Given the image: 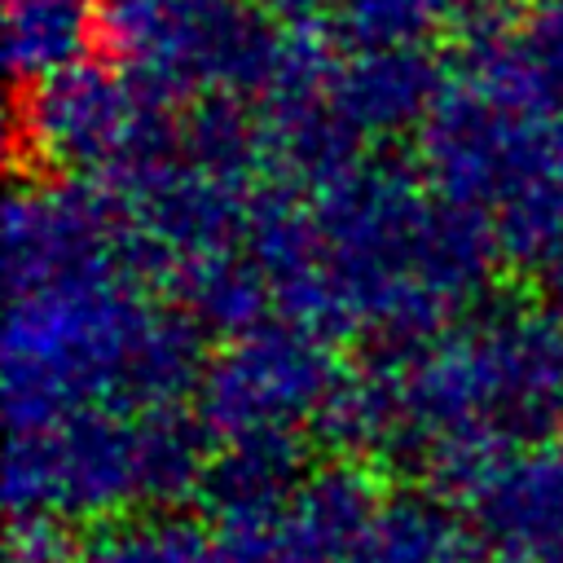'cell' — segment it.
<instances>
[{"label": "cell", "mask_w": 563, "mask_h": 563, "mask_svg": "<svg viewBox=\"0 0 563 563\" xmlns=\"http://www.w3.org/2000/svg\"><path fill=\"white\" fill-rule=\"evenodd\" d=\"M325 334L413 347L457 325L493 282L501 242L484 211L440 198L396 163H361L312 194Z\"/></svg>", "instance_id": "cell-1"}, {"label": "cell", "mask_w": 563, "mask_h": 563, "mask_svg": "<svg viewBox=\"0 0 563 563\" xmlns=\"http://www.w3.org/2000/svg\"><path fill=\"white\" fill-rule=\"evenodd\" d=\"M202 325L158 308L136 273H106L9 295V427H48L84 409H172L202 383Z\"/></svg>", "instance_id": "cell-2"}, {"label": "cell", "mask_w": 563, "mask_h": 563, "mask_svg": "<svg viewBox=\"0 0 563 563\" xmlns=\"http://www.w3.org/2000/svg\"><path fill=\"white\" fill-rule=\"evenodd\" d=\"M396 365L400 462L479 493L523 444L563 422V321L479 312L427 343L378 347Z\"/></svg>", "instance_id": "cell-3"}, {"label": "cell", "mask_w": 563, "mask_h": 563, "mask_svg": "<svg viewBox=\"0 0 563 563\" xmlns=\"http://www.w3.org/2000/svg\"><path fill=\"white\" fill-rule=\"evenodd\" d=\"M343 365L330 334L308 321H255L207 361L198 383V418L216 440L303 435L321 427Z\"/></svg>", "instance_id": "cell-4"}, {"label": "cell", "mask_w": 563, "mask_h": 563, "mask_svg": "<svg viewBox=\"0 0 563 563\" xmlns=\"http://www.w3.org/2000/svg\"><path fill=\"white\" fill-rule=\"evenodd\" d=\"M9 515L110 519L145 506L136 413L84 409L48 427L13 431L4 466Z\"/></svg>", "instance_id": "cell-5"}, {"label": "cell", "mask_w": 563, "mask_h": 563, "mask_svg": "<svg viewBox=\"0 0 563 563\" xmlns=\"http://www.w3.org/2000/svg\"><path fill=\"white\" fill-rule=\"evenodd\" d=\"M136 273L150 264L123 220V207L101 180L18 185L4 207V282L9 295L40 286Z\"/></svg>", "instance_id": "cell-6"}, {"label": "cell", "mask_w": 563, "mask_h": 563, "mask_svg": "<svg viewBox=\"0 0 563 563\" xmlns=\"http://www.w3.org/2000/svg\"><path fill=\"white\" fill-rule=\"evenodd\" d=\"M167 110L172 106L150 101L132 79L97 62H79L35 84L18 110V123L40 163L106 180L176 128Z\"/></svg>", "instance_id": "cell-7"}, {"label": "cell", "mask_w": 563, "mask_h": 563, "mask_svg": "<svg viewBox=\"0 0 563 563\" xmlns=\"http://www.w3.org/2000/svg\"><path fill=\"white\" fill-rule=\"evenodd\" d=\"M418 158L422 180L440 198L488 216L515 189L554 172L550 119L510 114L471 84H453L418 128Z\"/></svg>", "instance_id": "cell-8"}, {"label": "cell", "mask_w": 563, "mask_h": 563, "mask_svg": "<svg viewBox=\"0 0 563 563\" xmlns=\"http://www.w3.org/2000/svg\"><path fill=\"white\" fill-rule=\"evenodd\" d=\"M475 523L493 563H563V435L515 453L475 493Z\"/></svg>", "instance_id": "cell-9"}, {"label": "cell", "mask_w": 563, "mask_h": 563, "mask_svg": "<svg viewBox=\"0 0 563 563\" xmlns=\"http://www.w3.org/2000/svg\"><path fill=\"white\" fill-rule=\"evenodd\" d=\"M466 84L523 119L563 114V0H541L523 22L479 48H466Z\"/></svg>", "instance_id": "cell-10"}, {"label": "cell", "mask_w": 563, "mask_h": 563, "mask_svg": "<svg viewBox=\"0 0 563 563\" xmlns=\"http://www.w3.org/2000/svg\"><path fill=\"white\" fill-rule=\"evenodd\" d=\"M444 92L440 62L422 44L396 48H356L352 62L334 75V110L361 136H396L422 128Z\"/></svg>", "instance_id": "cell-11"}, {"label": "cell", "mask_w": 563, "mask_h": 563, "mask_svg": "<svg viewBox=\"0 0 563 563\" xmlns=\"http://www.w3.org/2000/svg\"><path fill=\"white\" fill-rule=\"evenodd\" d=\"M347 563H493L475 519L435 493L383 497Z\"/></svg>", "instance_id": "cell-12"}, {"label": "cell", "mask_w": 563, "mask_h": 563, "mask_svg": "<svg viewBox=\"0 0 563 563\" xmlns=\"http://www.w3.org/2000/svg\"><path fill=\"white\" fill-rule=\"evenodd\" d=\"M303 475V435H238L220 440L202 497L216 523L246 519L282 506Z\"/></svg>", "instance_id": "cell-13"}, {"label": "cell", "mask_w": 563, "mask_h": 563, "mask_svg": "<svg viewBox=\"0 0 563 563\" xmlns=\"http://www.w3.org/2000/svg\"><path fill=\"white\" fill-rule=\"evenodd\" d=\"M101 35V9L92 0H4V66L13 84H44L88 62Z\"/></svg>", "instance_id": "cell-14"}, {"label": "cell", "mask_w": 563, "mask_h": 563, "mask_svg": "<svg viewBox=\"0 0 563 563\" xmlns=\"http://www.w3.org/2000/svg\"><path fill=\"white\" fill-rule=\"evenodd\" d=\"M172 286H176V303L202 330H220V334L251 330L255 321H264V308L273 303L246 246L180 264L172 273Z\"/></svg>", "instance_id": "cell-15"}, {"label": "cell", "mask_w": 563, "mask_h": 563, "mask_svg": "<svg viewBox=\"0 0 563 563\" xmlns=\"http://www.w3.org/2000/svg\"><path fill=\"white\" fill-rule=\"evenodd\" d=\"M75 563H220L216 537L189 519H119L101 523L75 554Z\"/></svg>", "instance_id": "cell-16"}, {"label": "cell", "mask_w": 563, "mask_h": 563, "mask_svg": "<svg viewBox=\"0 0 563 563\" xmlns=\"http://www.w3.org/2000/svg\"><path fill=\"white\" fill-rule=\"evenodd\" d=\"M457 0H339V35L356 48L422 44L431 31L453 22Z\"/></svg>", "instance_id": "cell-17"}, {"label": "cell", "mask_w": 563, "mask_h": 563, "mask_svg": "<svg viewBox=\"0 0 563 563\" xmlns=\"http://www.w3.org/2000/svg\"><path fill=\"white\" fill-rule=\"evenodd\" d=\"M66 519L57 515H13L9 519V563H75Z\"/></svg>", "instance_id": "cell-18"}, {"label": "cell", "mask_w": 563, "mask_h": 563, "mask_svg": "<svg viewBox=\"0 0 563 563\" xmlns=\"http://www.w3.org/2000/svg\"><path fill=\"white\" fill-rule=\"evenodd\" d=\"M523 13H528L523 0H457L449 26L457 31L462 53H466V48H479V44L510 35L523 22Z\"/></svg>", "instance_id": "cell-19"}, {"label": "cell", "mask_w": 563, "mask_h": 563, "mask_svg": "<svg viewBox=\"0 0 563 563\" xmlns=\"http://www.w3.org/2000/svg\"><path fill=\"white\" fill-rule=\"evenodd\" d=\"M264 4H268V18L282 26H317L321 13L339 9V0H264Z\"/></svg>", "instance_id": "cell-20"}, {"label": "cell", "mask_w": 563, "mask_h": 563, "mask_svg": "<svg viewBox=\"0 0 563 563\" xmlns=\"http://www.w3.org/2000/svg\"><path fill=\"white\" fill-rule=\"evenodd\" d=\"M541 282H545V299H550V317L563 321V242L550 251V260L541 264Z\"/></svg>", "instance_id": "cell-21"}]
</instances>
